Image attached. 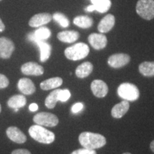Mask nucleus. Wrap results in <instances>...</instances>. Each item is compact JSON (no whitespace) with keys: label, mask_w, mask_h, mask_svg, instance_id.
<instances>
[{"label":"nucleus","mask_w":154,"mask_h":154,"mask_svg":"<svg viewBox=\"0 0 154 154\" xmlns=\"http://www.w3.org/2000/svg\"><path fill=\"white\" fill-rule=\"evenodd\" d=\"M79 140L83 147L90 150L100 149L106 143V140L104 136L92 132L82 133L79 136Z\"/></svg>","instance_id":"1"},{"label":"nucleus","mask_w":154,"mask_h":154,"mask_svg":"<svg viewBox=\"0 0 154 154\" xmlns=\"http://www.w3.org/2000/svg\"><path fill=\"white\" fill-rule=\"evenodd\" d=\"M29 134L33 139L42 143L50 144L55 140V135L53 132L37 124L30 127Z\"/></svg>","instance_id":"2"},{"label":"nucleus","mask_w":154,"mask_h":154,"mask_svg":"<svg viewBox=\"0 0 154 154\" xmlns=\"http://www.w3.org/2000/svg\"><path fill=\"white\" fill-rule=\"evenodd\" d=\"M89 51V47L87 44L79 42L66 48L64 51V54L69 60L78 61L87 57Z\"/></svg>","instance_id":"3"},{"label":"nucleus","mask_w":154,"mask_h":154,"mask_svg":"<svg viewBox=\"0 0 154 154\" xmlns=\"http://www.w3.org/2000/svg\"><path fill=\"white\" fill-rule=\"evenodd\" d=\"M118 95L125 101H134L139 98L140 93L137 86L131 83H123L117 89Z\"/></svg>","instance_id":"4"},{"label":"nucleus","mask_w":154,"mask_h":154,"mask_svg":"<svg viewBox=\"0 0 154 154\" xmlns=\"http://www.w3.org/2000/svg\"><path fill=\"white\" fill-rule=\"evenodd\" d=\"M136 12L146 20L154 18V0H138L136 4Z\"/></svg>","instance_id":"5"},{"label":"nucleus","mask_w":154,"mask_h":154,"mask_svg":"<svg viewBox=\"0 0 154 154\" xmlns=\"http://www.w3.org/2000/svg\"><path fill=\"white\" fill-rule=\"evenodd\" d=\"M33 121L36 124L47 127H54L59 124V119L57 116L47 112L36 113L34 116Z\"/></svg>","instance_id":"6"},{"label":"nucleus","mask_w":154,"mask_h":154,"mask_svg":"<svg viewBox=\"0 0 154 154\" xmlns=\"http://www.w3.org/2000/svg\"><path fill=\"white\" fill-rule=\"evenodd\" d=\"M131 58L126 54H115L108 59V64L114 69H119L126 66L130 62Z\"/></svg>","instance_id":"7"},{"label":"nucleus","mask_w":154,"mask_h":154,"mask_svg":"<svg viewBox=\"0 0 154 154\" xmlns=\"http://www.w3.org/2000/svg\"><path fill=\"white\" fill-rule=\"evenodd\" d=\"M14 50L13 42L7 37L0 38V57L9 59L11 57Z\"/></svg>","instance_id":"8"},{"label":"nucleus","mask_w":154,"mask_h":154,"mask_svg":"<svg viewBox=\"0 0 154 154\" xmlns=\"http://www.w3.org/2000/svg\"><path fill=\"white\" fill-rule=\"evenodd\" d=\"M88 40L91 46L96 50L104 49L107 45V38L104 34L93 33L88 37Z\"/></svg>","instance_id":"9"},{"label":"nucleus","mask_w":154,"mask_h":154,"mask_svg":"<svg viewBox=\"0 0 154 154\" xmlns=\"http://www.w3.org/2000/svg\"><path fill=\"white\" fill-rule=\"evenodd\" d=\"M91 89L94 95L98 98H103L109 92L107 84L102 80L96 79L91 82Z\"/></svg>","instance_id":"10"},{"label":"nucleus","mask_w":154,"mask_h":154,"mask_svg":"<svg viewBox=\"0 0 154 154\" xmlns=\"http://www.w3.org/2000/svg\"><path fill=\"white\" fill-rule=\"evenodd\" d=\"M21 71L25 75L32 76H41L44 72L43 67L35 62L25 63L21 67Z\"/></svg>","instance_id":"11"},{"label":"nucleus","mask_w":154,"mask_h":154,"mask_svg":"<svg viewBox=\"0 0 154 154\" xmlns=\"http://www.w3.org/2000/svg\"><path fill=\"white\" fill-rule=\"evenodd\" d=\"M52 19V16L49 13H40L35 14L30 19L29 25L32 27H39L49 23Z\"/></svg>","instance_id":"12"},{"label":"nucleus","mask_w":154,"mask_h":154,"mask_svg":"<svg viewBox=\"0 0 154 154\" xmlns=\"http://www.w3.org/2000/svg\"><path fill=\"white\" fill-rule=\"evenodd\" d=\"M115 25V17L113 14H109L100 21L98 25V30L100 33L105 34L112 29Z\"/></svg>","instance_id":"13"},{"label":"nucleus","mask_w":154,"mask_h":154,"mask_svg":"<svg viewBox=\"0 0 154 154\" xmlns=\"http://www.w3.org/2000/svg\"><path fill=\"white\" fill-rule=\"evenodd\" d=\"M7 135L9 139L15 142V143H24L26 140V136L17 127H9L7 130Z\"/></svg>","instance_id":"14"},{"label":"nucleus","mask_w":154,"mask_h":154,"mask_svg":"<svg viewBox=\"0 0 154 154\" xmlns=\"http://www.w3.org/2000/svg\"><path fill=\"white\" fill-rule=\"evenodd\" d=\"M40 50V61L42 62L47 61L51 56V45L47 42L42 41V40H34L33 41Z\"/></svg>","instance_id":"15"},{"label":"nucleus","mask_w":154,"mask_h":154,"mask_svg":"<svg viewBox=\"0 0 154 154\" xmlns=\"http://www.w3.org/2000/svg\"><path fill=\"white\" fill-rule=\"evenodd\" d=\"M17 86L19 91L25 95H31L36 91V87L34 83L32 80L27 78L21 79L19 81Z\"/></svg>","instance_id":"16"},{"label":"nucleus","mask_w":154,"mask_h":154,"mask_svg":"<svg viewBox=\"0 0 154 154\" xmlns=\"http://www.w3.org/2000/svg\"><path fill=\"white\" fill-rule=\"evenodd\" d=\"M130 105L128 101H122L116 104L111 109V116L115 119L122 118L129 109Z\"/></svg>","instance_id":"17"},{"label":"nucleus","mask_w":154,"mask_h":154,"mask_svg":"<svg viewBox=\"0 0 154 154\" xmlns=\"http://www.w3.org/2000/svg\"><path fill=\"white\" fill-rule=\"evenodd\" d=\"M51 34V31L49 28L45 26H40V28L37 29L35 32L29 34L28 38L31 42H33L36 39L44 41L50 37Z\"/></svg>","instance_id":"18"},{"label":"nucleus","mask_w":154,"mask_h":154,"mask_svg":"<svg viewBox=\"0 0 154 154\" xmlns=\"http://www.w3.org/2000/svg\"><path fill=\"white\" fill-rule=\"evenodd\" d=\"M58 39L65 43H73L79 38V33L76 31H63L57 34Z\"/></svg>","instance_id":"19"},{"label":"nucleus","mask_w":154,"mask_h":154,"mask_svg":"<svg viewBox=\"0 0 154 154\" xmlns=\"http://www.w3.org/2000/svg\"><path fill=\"white\" fill-rule=\"evenodd\" d=\"M93 64L91 62L86 61V62L82 63L77 67L75 73H76V76L77 77L80 79H84L89 76L93 72Z\"/></svg>","instance_id":"20"},{"label":"nucleus","mask_w":154,"mask_h":154,"mask_svg":"<svg viewBox=\"0 0 154 154\" xmlns=\"http://www.w3.org/2000/svg\"><path fill=\"white\" fill-rule=\"evenodd\" d=\"M63 84L62 79L60 77H54L44 81L40 84V87L42 90L47 91V90L54 89L61 86Z\"/></svg>","instance_id":"21"},{"label":"nucleus","mask_w":154,"mask_h":154,"mask_svg":"<svg viewBox=\"0 0 154 154\" xmlns=\"http://www.w3.org/2000/svg\"><path fill=\"white\" fill-rule=\"evenodd\" d=\"M95 11L99 13H106L111 7V0H91Z\"/></svg>","instance_id":"22"},{"label":"nucleus","mask_w":154,"mask_h":154,"mask_svg":"<svg viewBox=\"0 0 154 154\" xmlns=\"http://www.w3.org/2000/svg\"><path fill=\"white\" fill-rule=\"evenodd\" d=\"M26 103V99L23 95H15L13 96L9 99L7 104L9 107L11 109H20L24 107Z\"/></svg>","instance_id":"23"},{"label":"nucleus","mask_w":154,"mask_h":154,"mask_svg":"<svg viewBox=\"0 0 154 154\" xmlns=\"http://www.w3.org/2000/svg\"><path fill=\"white\" fill-rule=\"evenodd\" d=\"M139 72L144 76H154V61H144L138 66Z\"/></svg>","instance_id":"24"},{"label":"nucleus","mask_w":154,"mask_h":154,"mask_svg":"<svg viewBox=\"0 0 154 154\" xmlns=\"http://www.w3.org/2000/svg\"><path fill=\"white\" fill-rule=\"evenodd\" d=\"M74 24L80 28L88 29L92 26L94 21L88 16H77L74 19Z\"/></svg>","instance_id":"25"},{"label":"nucleus","mask_w":154,"mask_h":154,"mask_svg":"<svg viewBox=\"0 0 154 154\" xmlns=\"http://www.w3.org/2000/svg\"><path fill=\"white\" fill-rule=\"evenodd\" d=\"M60 89H56L52 92H51L45 100V105L48 109H54L56 106L57 101H59L58 99V95H59V92Z\"/></svg>","instance_id":"26"},{"label":"nucleus","mask_w":154,"mask_h":154,"mask_svg":"<svg viewBox=\"0 0 154 154\" xmlns=\"http://www.w3.org/2000/svg\"><path fill=\"white\" fill-rule=\"evenodd\" d=\"M52 18L57 22L58 24L63 28H66L69 26V20L64 14L61 13L57 12L53 14Z\"/></svg>","instance_id":"27"},{"label":"nucleus","mask_w":154,"mask_h":154,"mask_svg":"<svg viewBox=\"0 0 154 154\" xmlns=\"http://www.w3.org/2000/svg\"><path fill=\"white\" fill-rule=\"evenodd\" d=\"M71 97V93L69 89H60L58 95V99L59 101L61 102H66Z\"/></svg>","instance_id":"28"},{"label":"nucleus","mask_w":154,"mask_h":154,"mask_svg":"<svg viewBox=\"0 0 154 154\" xmlns=\"http://www.w3.org/2000/svg\"><path fill=\"white\" fill-rule=\"evenodd\" d=\"M71 154H97L95 150H90L83 148V149H77L73 151Z\"/></svg>","instance_id":"29"},{"label":"nucleus","mask_w":154,"mask_h":154,"mask_svg":"<svg viewBox=\"0 0 154 154\" xmlns=\"http://www.w3.org/2000/svg\"><path fill=\"white\" fill-rule=\"evenodd\" d=\"M83 109H84V104H83L82 103L79 102V103H74V104L72 106L71 110H72V112L73 113H77L80 112L81 111H82Z\"/></svg>","instance_id":"30"},{"label":"nucleus","mask_w":154,"mask_h":154,"mask_svg":"<svg viewBox=\"0 0 154 154\" xmlns=\"http://www.w3.org/2000/svg\"><path fill=\"white\" fill-rule=\"evenodd\" d=\"M9 82L6 76L0 74V88H4L9 86Z\"/></svg>","instance_id":"31"},{"label":"nucleus","mask_w":154,"mask_h":154,"mask_svg":"<svg viewBox=\"0 0 154 154\" xmlns=\"http://www.w3.org/2000/svg\"><path fill=\"white\" fill-rule=\"evenodd\" d=\"M11 154H31V153L26 149H17L13 151Z\"/></svg>","instance_id":"32"},{"label":"nucleus","mask_w":154,"mask_h":154,"mask_svg":"<svg viewBox=\"0 0 154 154\" xmlns=\"http://www.w3.org/2000/svg\"><path fill=\"white\" fill-rule=\"evenodd\" d=\"M38 105L36 104L35 103H32V104L29 105V110L31 111H32V112H34V111H36L38 110Z\"/></svg>","instance_id":"33"},{"label":"nucleus","mask_w":154,"mask_h":154,"mask_svg":"<svg viewBox=\"0 0 154 154\" xmlns=\"http://www.w3.org/2000/svg\"><path fill=\"white\" fill-rule=\"evenodd\" d=\"M85 11H88V12H91V11H95V9H94V7L92 5L88 6L87 7L85 8Z\"/></svg>","instance_id":"34"},{"label":"nucleus","mask_w":154,"mask_h":154,"mask_svg":"<svg viewBox=\"0 0 154 154\" xmlns=\"http://www.w3.org/2000/svg\"><path fill=\"white\" fill-rule=\"evenodd\" d=\"M5 29V25L2 22V19H0V32H2Z\"/></svg>","instance_id":"35"},{"label":"nucleus","mask_w":154,"mask_h":154,"mask_svg":"<svg viewBox=\"0 0 154 154\" xmlns=\"http://www.w3.org/2000/svg\"><path fill=\"white\" fill-rule=\"evenodd\" d=\"M150 148H151V151L154 153V140L151 142V144H150Z\"/></svg>","instance_id":"36"},{"label":"nucleus","mask_w":154,"mask_h":154,"mask_svg":"<svg viewBox=\"0 0 154 154\" xmlns=\"http://www.w3.org/2000/svg\"><path fill=\"white\" fill-rule=\"evenodd\" d=\"M2 111V107H1V104H0V113H1Z\"/></svg>","instance_id":"37"},{"label":"nucleus","mask_w":154,"mask_h":154,"mask_svg":"<svg viewBox=\"0 0 154 154\" xmlns=\"http://www.w3.org/2000/svg\"><path fill=\"white\" fill-rule=\"evenodd\" d=\"M123 154H131V153H123Z\"/></svg>","instance_id":"38"},{"label":"nucleus","mask_w":154,"mask_h":154,"mask_svg":"<svg viewBox=\"0 0 154 154\" xmlns=\"http://www.w3.org/2000/svg\"><path fill=\"white\" fill-rule=\"evenodd\" d=\"M0 1H2V0H0Z\"/></svg>","instance_id":"39"}]
</instances>
